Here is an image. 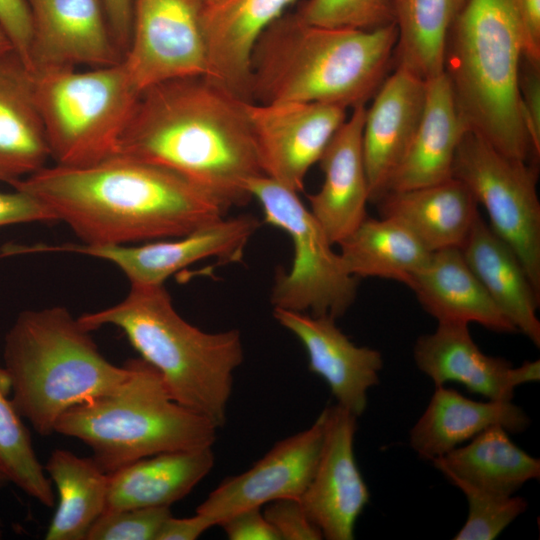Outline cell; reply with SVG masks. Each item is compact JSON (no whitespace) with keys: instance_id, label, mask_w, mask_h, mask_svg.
<instances>
[{"instance_id":"d6986e66","label":"cell","mask_w":540,"mask_h":540,"mask_svg":"<svg viewBox=\"0 0 540 540\" xmlns=\"http://www.w3.org/2000/svg\"><path fill=\"white\" fill-rule=\"evenodd\" d=\"M426 99V82L396 67L366 107L362 145L370 202L386 192L418 129Z\"/></svg>"},{"instance_id":"484cf974","label":"cell","mask_w":540,"mask_h":540,"mask_svg":"<svg viewBox=\"0 0 540 540\" xmlns=\"http://www.w3.org/2000/svg\"><path fill=\"white\" fill-rule=\"evenodd\" d=\"M493 302L518 332L540 346V293L514 250L479 214L460 248Z\"/></svg>"},{"instance_id":"1f68e13d","label":"cell","mask_w":540,"mask_h":540,"mask_svg":"<svg viewBox=\"0 0 540 540\" xmlns=\"http://www.w3.org/2000/svg\"><path fill=\"white\" fill-rule=\"evenodd\" d=\"M468 0H392L396 67L426 81L443 72L450 30Z\"/></svg>"},{"instance_id":"8fae6325","label":"cell","mask_w":540,"mask_h":540,"mask_svg":"<svg viewBox=\"0 0 540 540\" xmlns=\"http://www.w3.org/2000/svg\"><path fill=\"white\" fill-rule=\"evenodd\" d=\"M203 0H134L124 65L141 92L156 84L208 75Z\"/></svg>"},{"instance_id":"7c38bea8","label":"cell","mask_w":540,"mask_h":540,"mask_svg":"<svg viewBox=\"0 0 540 540\" xmlns=\"http://www.w3.org/2000/svg\"><path fill=\"white\" fill-rule=\"evenodd\" d=\"M346 108L319 102L246 101L254 147L264 176L298 193L346 120Z\"/></svg>"},{"instance_id":"ba28073f","label":"cell","mask_w":540,"mask_h":540,"mask_svg":"<svg viewBox=\"0 0 540 540\" xmlns=\"http://www.w3.org/2000/svg\"><path fill=\"white\" fill-rule=\"evenodd\" d=\"M54 164L77 166L113 155L140 92L118 64L31 73Z\"/></svg>"},{"instance_id":"8d00e7d4","label":"cell","mask_w":540,"mask_h":540,"mask_svg":"<svg viewBox=\"0 0 540 540\" xmlns=\"http://www.w3.org/2000/svg\"><path fill=\"white\" fill-rule=\"evenodd\" d=\"M263 513L280 540L323 539L321 531L309 519L298 499L285 498L270 502Z\"/></svg>"},{"instance_id":"7402d4cb","label":"cell","mask_w":540,"mask_h":540,"mask_svg":"<svg viewBox=\"0 0 540 540\" xmlns=\"http://www.w3.org/2000/svg\"><path fill=\"white\" fill-rule=\"evenodd\" d=\"M407 287L438 323H476L497 333L518 332L493 302L460 248L432 252Z\"/></svg>"},{"instance_id":"30bf717a","label":"cell","mask_w":540,"mask_h":540,"mask_svg":"<svg viewBox=\"0 0 540 540\" xmlns=\"http://www.w3.org/2000/svg\"><path fill=\"white\" fill-rule=\"evenodd\" d=\"M452 177L462 181L483 206L489 226L514 250L540 293L536 162L508 157L468 129L456 151Z\"/></svg>"},{"instance_id":"f35d334b","label":"cell","mask_w":540,"mask_h":540,"mask_svg":"<svg viewBox=\"0 0 540 540\" xmlns=\"http://www.w3.org/2000/svg\"><path fill=\"white\" fill-rule=\"evenodd\" d=\"M54 221H57L55 215L31 194L18 189L12 192L0 191V227Z\"/></svg>"},{"instance_id":"83f0119b","label":"cell","mask_w":540,"mask_h":540,"mask_svg":"<svg viewBox=\"0 0 540 540\" xmlns=\"http://www.w3.org/2000/svg\"><path fill=\"white\" fill-rule=\"evenodd\" d=\"M49 159L31 74L13 52L0 60V182L11 185Z\"/></svg>"},{"instance_id":"6da1fadb","label":"cell","mask_w":540,"mask_h":540,"mask_svg":"<svg viewBox=\"0 0 540 540\" xmlns=\"http://www.w3.org/2000/svg\"><path fill=\"white\" fill-rule=\"evenodd\" d=\"M246 101L207 76L140 92L115 154L166 169L211 196L224 213L251 200L263 175Z\"/></svg>"},{"instance_id":"2e32d148","label":"cell","mask_w":540,"mask_h":540,"mask_svg":"<svg viewBox=\"0 0 540 540\" xmlns=\"http://www.w3.org/2000/svg\"><path fill=\"white\" fill-rule=\"evenodd\" d=\"M320 457L310 483L298 499L328 540H352L370 493L354 454L357 417L339 405L325 408Z\"/></svg>"},{"instance_id":"c3c4849f","label":"cell","mask_w":540,"mask_h":540,"mask_svg":"<svg viewBox=\"0 0 540 540\" xmlns=\"http://www.w3.org/2000/svg\"><path fill=\"white\" fill-rule=\"evenodd\" d=\"M2 535H3V529H2V523L0 522V539L2 538Z\"/></svg>"},{"instance_id":"4dcf8cb0","label":"cell","mask_w":540,"mask_h":540,"mask_svg":"<svg viewBox=\"0 0 540 540\" xmlns=\"http://www.w3.org/2000/svg\"><path fill=\"white\" fill-rule=\"evenodd\" d=\"M44 470L57 489L59 502L45 540H86L95 520L105 511L108 473L93 458L55 449Z\"/></svg>"},{"instance_id":"8992f818","label":"cell","mask_w":540,"mask_h":540,"mask_svg":"<svg viewBox=\"0 0 540 540\" xmlns=\"http://www.w3.org/2000/svg\"><path fill=\"white\" fill-rule=\"evenodd\" d=\"M89 330L61 306L22 311L4 338L0 378L22 418L42 436L55 433L74 405L114 391L128 368L109 362Z\"/></svg>"},{"instance_id":"7dc6e473","label":"cell","mask_w":540,"mask_h":540,"mask_svg":"<svg viewBox=\"0 0 540 540\" xmlns=\"http://www.w3.org/2000/svg\"><path fill=\"white\" fill-rule=\"evenodd\" d=\"M205 4H208V3H213V2H216L218 0H203Z\"/></svg>"},{"instance_id":"e575fe53","label":"cell","mask_w":540,"mask_h":540,"mask_svg":"<svg viewBox=\"0 0 540 540\" xmlns=\"http://www.w3.org/2000/svg\"><path fill=\"white\" fill-rule=\"evenodd\" d=\"M294 13L332 28L374 30L394 23L392 0H304Z\"/></svg>"},{"instance_id":"d590c367","label":"cell","mask_w":540,"mask_h":540,"mask_svg":"<svg viewBox=\"0 0 540 540\" xmlns=\"http://www.w3.org/2000/svg\"><path fill=\"white\" fill-rule=\"evenodd\" d=\"M170 507L104 511L90 527L86 540H156Z\"/></svg>"},{"instance_id":"277c9868","label":"cell","mask_w":540,"mask_h":540,"mask_svg":"<svg viewBox=\"0 0 540 540\" xmlns=\"http://www.w3.org/2000/svg\"><path fill=\"white\" fill-rule=\"evenodd\" d=\"M89 330L111 325L126 335L140 358L161 375L171 396L210 420L226 422L235 370L244 359L238 329L205 332L183 319L162 285H131L127 296L78 317Z\"/></svg>"},{"instance_id":"44dd1931","label":"cell","mask_w":540,"mask_h":540,"mask_svg":"<svg viewBox=\"0 0 540 540\" xmlns=\"http://www.w3.org/2000/svg\"><path fill=\"white\" fill-rule=\"evenodd\" d=\"M296 0H218L203 6L207 77L249 99L250 58L261 34Z\"/></svg>"},{"instance_id":"f1b7e54d","label":"cell","mask_w":540,"mask_h":540,"mask_svg":"<svg viewBox=\"0 0 540 540\" xmlns=\"http://www.w3.org/2000/svg\"><path fill=\"white\" fill-rule=\"evenodd\" d=\"M445 477L477 488L514 495L526 482L539 479L540 460L526 453L501 425H493L443 456L430 461Z\"/></svg>"},{"instance_id":"9a60e30c","label":"cell","mask_w":540,"mask_h":540,"mask_svg":"<svg viewBox=\"0 0 540 540\" xmlns=\"http://www.w3.org/2000/svg\"><path fill=\"white\" fill-rule=\"evenodd\" d=\"M25 1L32 23L29 72L99 68L122 61L102 0Z\"/></svg>"},{"instance_id":"ffe728a7","label":"cell","mask_w":540,"mask_h":540,"mask_svg":"<svg viewBox=\"0 0 540 540\" xmlns=\"http://www.w3.org/2000/svg\"><path fill=\"white\" fill-rule=\"evenodd\" d=\"M366 105L353 108L326 146L318 163L324 180L308 196L309 210L329 241L339 244L368 216L370 202L362 134Z\"/></svg>"},{"instance_id":"f546056e","label":"cell","mask_w":540,"mask_h":540,"mask_svg":"<svg viewBox=\"0 0 540 540\" xmlns=\"http://www.w3.org/2000/svg\"><path fill=\"white\" fill-rule=\"evenodd\" d=\"M347 271L356 278H381L406 286L428 263L431 253L401 223L366 217L339 244Z\"/></svg>"},{"instance_id":"3957f363","label":"cell","mask_w":540,"mask_h":540,"mask_svg":"<svg viewBox=\"0 0 540 540\" xmlns=\"http://www.w3.org/2000/svg\"><path fill=\"white\" fill-rule=\"evenodd\" d=\"M396 42L395 23L374 30L332 28L285 13L252 50L249 99L365 105L386 78Z\"/></svg>"},{"instance_id":"ab89813d","label":"cell","mask_w":540,"mask_h":540,"mask_svg":"<svg viewBox=\"0 0 540 540\" xmlns=\"http://www.w3.org/2000/svg\"><path fill=\"white\" fill-rule=\"evenodd\" d=\"M0 26L10 39L14 51L28 68L32 23L25 0H0Z\"/></svg>"},{"instance_id":"4fadbf2b","label":"cell","mask_w":540,"mask_h":540,"mask_svg":"<svg viewBox=\"0 0 540 540\" xmlns=\"http://www.w3.org/2000/svg\"><path fill=\"white\" fill-rule=\"evenodd\" d=\"M260 226L256 217L247 214L223 217L187 235L141 245H43L35 246V251H65L96 257L117 266L130 285H162L172 274L204 259L240 261Z\"/></svg>"},{"instance_id":"5b68a950","label":"cell","mask_w":540,"mask_h":540,"mask_svg":"<svg viewBox=\"0 0 540 540\" xmlns=\"http://www.w3.org/2000/svg\"><path fill=\"white\" fill-rule=\"evenodd\" d=\"M523 32L518 0H468L453 24L444 68L462 118L496 150L538 160L519 96Z\"/></svg>"},{"instance_id":"e0dca14e","label":"cell","mask_w":540,"mask_h":540,"mask_svg":"<svg viewBox=\"0 0 540 540\" xmlns=\"http://www.w3.org/2000/svg\"><path fill=\"white\" fill-rule=\"evenodd\" d=\"M469 325L438 323L434 332L418 337L413 357L418 369L435 387L457 382L488 400L511 401L516 387L540 380V361L514 367L505 358L482 352Z\"/></svg>"},{"instance_id":"5bb4252c","label":"cell","mask_w":540,"mask_h":540,"mask_svg":"<svg viewBox=\"0 0 540 540\" xmlns=\"http://www.w3.org/2000/svg\"><path fill=\"white\" fill-rule=\"evenodd\" d=\"M325 422L323 409L309 428L277 442L247 471L221 481L196 512L215 526L246 509L279 499H299L316 469Z\"/></svg>"},{"instance_id":"603a6c76","label":"cell","mask_w":540,"mask_h":540,"mask_svg":"<svg viewBox=\"0 0 540 540\" xmlns=\"http://www.w3.org/2000/svg\"><path fill=\"white\" fill-rule=\"evenodd\" d=\"M425 82L421 121L386 192L429 186L452 178L456 151L469 127L461 116L446 74L442 72Z\"/></svg>"},{"instance_id":"4316f807","label":"cell","mask_w":540,"mask_h":540,"mask_svg":"<svg viewBox=\"0 0 540 540\" xmlns=\"http://www.w3.org/2000/svg\"><path fill=\"white\" fill-rule=\"evenodd\" d=\"M212 447L163 452L108 474L106 510L170 507L213 468Z\"/></svg>"},{"instance_id":"7bdbcfd3","label":"cell","mask_w":540,"mask_h":540,"mask_svg":"<svg viewBox=\"0 0 540 540\" xmlns=\"http://www.w3.org/2000/svg\"><path fill=\"white\" fill-rule=\"evenodd\" d=\"M134 0H102L116 44L124 55L130 40Z\"/></svg>"},{"instance_id":"74e56055","label":"cell","mask_w":540,"mask_h":540,"mask_svg":"<svg viewBox=\"0 0 540 540\" xmlns=\"http://www.w3.org/2000/svg\"><path fill=\"white\" fill-rule=\"evenodd\" d=\"M520 107L534 152L540 156V65L522 60L519 78Z\"/></svg>"},{"instance_id":"bcb514c9","label":"cell","mask_w":540,"mask_h":540,"mask_svg":"<svg viewBox=\"0 0 540 540\" xmlns=\"http://www.w3.org/2000/svg\"><path fill=\"white\" fill-rule=\"evenodd\" d=\"M9 478L5 473L4 469L0 465V490L4 488L9 483Z\"/></svg>"},{"instance_id":"d6a6232c","label":"cell","mask_w":540,"mask_h":540,"mask_svg":"<svg viewBox=\"0 0 540 540\" xmlns=\"http://www.w3.org/2000/svg\"><path fill=\"white\" fill-rule=\"evenodd\" d=\"M0 465L9 481L46 507H52L55 496L32 445L22 417L6 396L0 378Z\"/></svg>"},{"instance_id":"d4e9b609","label":"cell","mask_w":540,"mask_h":540,"mask_svg":"<svg viewBox=\"0 0 540 540\" xmlns=\"http://www.w3.org/2000/svg\"><path fill=\"white\" fill-rule=\"evenodd\" d=\"M493 425L521 433L529 427L530 419L512 400L475 401L452 388L437 386L410 430L409 444L421 458L431 461Z\"/></svg>"},{"instance_id":"836d02e7","label":"cell","mask_w":540,"mask_h":540,"mask_svg":"<svg viewBox=\"0 0 540 540\" xmlns=\"http://www.w3.org/2000/svg\"><path fill=\"white\" fill-rule=\"evenodd\" d=\"M448 480L463 492L468 502L466 522L454 540L496 539L528 507L522 497L492 493L456 478Z\"/></svg>"},{"instance_id":"60d3db41","label":"cell","mask_w":540,"mask_h":540,"mask_svg":"<svg viewBox=\"0 0 540 540\" xmlns=\"http://www.w3.org/2000/svg\"><path fill=\"white\" fill-rule=\"evenodd\" d=\"M218 526L223 528L230 540H280L261 508L237 512Z\"/></svg>"},{"instance_id":"52a82bcc","label":"cell","mask_w":540,"mask_h":540,"mask_svg":"<svg viewBox=\"0 0 540 540\" xmlns=\"http://www.w3.org/2000/svg\"><path fill=\"white\" fill-rule=\"evenodd\" d=\"M127 378L112 392L65 411L55 432L79 439L111 473L163 452L212 447L217 427L173 399L160 373L129 359Z\"/></svg>"},{"instance_id":"7a4b0ae2","label":"cell","mask_w":540,"mask_h":540,"mask_svg":"<svg viewBox=\"0 0 540 540\" xmlns=\"http://www.w3.org/2000/svg\"><path fill=\"white\" fill-rule=\"evenodd\" d=\"M10 186L41 201L89 246L181 237L225 217L184 178L122 154L85 165L47 164Z\"/></svg>"},{"instance_id":"b9f144b4","label":"cell","mask_w":540,"mask_h":540,"mask_svg":"<svg viewBox=\"0 0 540 540\" xmlns=\"http://www.w3.org/2000/svg\"><path fill=\"white\" fill-rule=\"evenodd\" d=\"M523 32V59L540 65V0H518Z\"/></svg>"},{"instance_id":"ee69618b","label":"cell","mask_w":540,"mask_h":540,"mask_svg":"<svg viewBox=\"0 0 540 540\" xmlns=\"http://www.w3.org/2000/svg\"><path fill=\"white\" fill-rule=\"evenodd\" d=\"M211 527L213 525L209 519L197 512L187 518H175L171 515L163 523L156 540H195Z\"/></svg>"},{"instance_id":"9c48e42d","label":"cell","mask_w":540,"mask_h":540,"mask_svg":"<svg viewBox=\"0 0 540 540\" xmlns=\"http://www.w3.org/2000/svg\"><path fill=\"white\" fill-rule=\"evenodd\" d=\"M248 190L261 205L265 222L288 234L293 246L291 268L275 275L273 308L334 319L343 316L355 301L358 278L347 271L298 193L264 175L252 178Z\"/></svg>"},{"instance_id":"cb8c5ba5","label":"cell","mask_w":540,"mask_h":540,"mask_svg":"<svg viewBox=\"0 0 540 540\" xmlns=\"http://www.w3.org/2000/svg\"><path fill=\"white\" fill-rule=\"evenodd\" d=\"M381 217L406 227L430 252L461 248L479 215L478 203L457 178L401 191L376 202Z\"/></svg>"},{"instance_id":"ac0fdd59","label":"cell","mask_w":540,"mask_h":540,"mask_svg":"<svg viewBox=\"0 0 540 540\" xmlns=\"http://www.w3.org/2000/svg\"><path fill=\"white\" fill-rule=\"evenodd\" d=\"M273 317L304 346L309 371L327 383L337 405L360 417L369 389L379 383L382 354L354 344L330 316L273 308Z\"/></svg>"},{"instance_id":"f6af8a7d","label":"cell","mask_w":540,"mask_h":540,"mask_svg":"<svg viewBox=\"0 0 540 540\" xmlns=\"http://www.w3.org/2000/svg\"><path fill=\"white\" fill-rule=\"evenodd\" d=\"M13 52H15L13 45L3 28L0 26V60Z\"/></svg>"}]
</instances>
